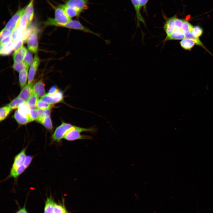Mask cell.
<instances>
[{
  "label": "cell",
  "mask_w": 213,
  "mask_h": 213,
  "mask_svg": "<svg viewBox=\"0 0 213 213\" xmlns=\"http://www.w3.org/2000/svg\"><path fill=\"white\" fill-rule=\"evenodd\" d=\"M33 93L38 97H42L45 94L43 83L42 80H40L36 82L33 86Z\"/></svg>",
  "instance_id": "obj_14"
},
{
  "label": "cell",
  "mask_w": 213,
  "mask_h": 213,
  "mask_svg": "<svg viewBox=\"0 0 213 213\" xmlns=\"http://www.w3.org/2000/svg\"><path fill=\"white\" fill-rule=\"evenodd\" d=\"M55 204L51 197H47L45 202L44 213H53Z\"/></svg>",
  "instance_id": "obj_19"
},
{
  "label": "cell",
  "mask_w": 213,
  "mask_h": 213,
  "mask_svg": "<svg viewBox=\"0 0 213 213\" xmlns=\"http://www.w3.org/2000/svg\"><path fill=\"white\" fill-rule=\"evenodd\" d=\"M180 44L181 47L186 50H190L196 44L195 42L191 39L184 38L180 41Z\"/></svg>",
  "instance_id": "obj_23"
},
{
  "label": "cell",
  "mask_w": 213,
  "mask_h": 213,
  "mask_svg": "<svg viewBox=\"0 0 213 213\" xmlns=\"http://www.w3.org/2000/svg\"><path fill=\"white\" fill-rule=\"evenodd\" d=\"M37 29L35 26L30 25L27 26L26 28L22 31V39L24 42L27 40L34 31Z\"/></svg>",
  "instance_id": "obj_26"
},
{
  "label": "cell",
  "mask_w": 213,
  "mask_h": 213,
  "mask_svg": "<svg viewBox=\"0 0 213 213\" xmlns=\"http://www.w3.org/2000/svg\"><path fill=\"white\" fill-rule=\"evenodd\" d=\"M11 35L5 37L1 40V45H4L11 41Z\"/></svg>",
  "instance_id": "obj_44"
},
{
  "label": "cell",
  "mask_w": 213,
  "mask_h": 213,
  "mask_svg": "<svg viewBox=\"0 0 213 213\" xmlns=\"http://www.w3.org/2000/svg\"><path fill=\"white\" fill-rule=\"evenodd\" d=\"M88 3V0H68L65 1V4L82 12L87 8Z\"/></svg>",
  "instance_id": "obj_8"
},
{
  "label": "cell",
  "mask_w": 213,
  "mask_h": 213,
  "mask_svg": "<svg viewBox=\"0 0 213 213\" xmlns=\"http://www.w3.org/2000/svg\"><path fill=\"white\" fill-rule=\"evenodd\" d=\"M185 37L192 39L195 42L196 44L206 49L199 38L195 37L191 32H187L184 33Z\"/></svg>",
  "instance_id": "obj_31"
},
{
  "label": "cell",
  "mask_w": 213,
  "mask_h": 213,
  "mask_svg": "<svg viewBox=\"0 0 213 213\" xmlns=\"http://www.w3.org/2000/svg\"><path fill=\"white\" fill-rule=\"evenodd\" d=\"M33 1L34 0L30 1L24 12L27 16L28 25L31 24L34 16Z\"/></svg>",
  "instance_id": "obj_17"
},
{
  "label": "cell",
  "mask_w": 213,
  "mask_h": 213,
  "mask_svg": "<svg viewBox=\"0 0 213 213\" xmlns=\"http://www.w3.org/2000/svg\"><path fill=\"white\" fill-rule=\"evenodd\" d=\"M12 67L15 70L20 72L25 69H29V66L23 62L19 63L14 62Z\"/></svg>",
  "instance_id": "obj_33"
},
{
  "label": "cell",
  "mask_w": 213,
  "mask_h": 213,
  "mask_svg": "<svg viewBox=\"0 0 213 213\" xmlns=\"http://www.w3.org/2000/svg\"><path fill=\"white\" fill-rule=\"evenodd\" d=\"M60 27L81 31L86 33H88L95 35L98 37L101 38V36L99 33L94 32L91 30L89 28L83 25L80 21L76 20H71L68 22L61 25Z\"/></svg>",
  "instance_id": "obj_5"
},
{
  "label": "cell",
  "mask_w": 213,
  "mask_h": 213,
  "mask_svg": "<svg viewBox=\"0 0 213 213\" xmlns=\"http://www.w3.org/2000/svg\"><path fill=\"white\" fill-rule=\"evenodd\" d=\"M15 213H28L26 209L25 206L20 209Z\"/></svg>",
  "instance_id": "obj_47"
},
{
  "label": "cell",
  "mask_w": 213,
  "mask_h": 213,
  "mask_svg": "<svg viewBox=\"0 0 213 213\" xmlns=\"http://www.w3.org/2000/svg\"><path fill=\"white\" fill-rule=\"evenodd\" d=\"M30 110L31 109L28 106L26 102H25L20 106L17 110L21 115L30 117L31 118L30 115Z\"/></svg>",
  "instance_id": "obj_24"
},
{
  "label": "cell",
  "mask_w": 213,
  "mask_h": 213,
  "mask_svg": "<svg viewBox=\"0 0 213 213\" xmlns=\"http://www.w3.org/2000/svg\"><path fill=\"white\" fill-rule=\"evenodd\" d=\"M11 110L8 106L1 107L0 109V121H1L5 119Z\"/></svg>",
  "instance_id": "obj_32"
},
{
  "label": "cell",
  "mask_w": 213,
  "mask_h": 213,
  "mask_svg": "<svg viewBox=\"0 0 213 213\" xmlns=\"http://www.w3.org/2000/svg\"><path fill=\"white\" fill-rule=\"evenodd\" d=\"M203 32V30L200 27L195 26L193 27L192 33L195 37L199 38L202 35Z\"/></svg>",
  "instance_id": "obj_36"
},
{
  "label": "cell",
  "mask_w": 213,
  "mask_h": 213,
  "mask_svg": "<svg viewBox=\"0 0 213 213\" xmlns=\"http://www.w3.org/2000/svg\"><path fill=\"white\" fill-rule=\"evenodd\" d=\"M27 51V49L23 46L14 51L13 55L14 62L19 63L22 62Z\"/></svg>",
  "instance_id": "obj_13"
},
{
  "label": "cell",
  "mask_w": 213,
  "mask_h": 213,
  "mask_svg": "<svg viewBox=\"0 0 213 213\" xmlns=\"http://www.w3.org/2000/svg\"><path fill=\"white\" fill-rule=\"evenodd\" d=\"M28 69H25L20 72L19 74V82L21 88L25 85L27 79Z\"/></svg>",
  "instance_id": "obj_28"
},
{
  "label": "cell",
  "mask_w": 213,
  "mask_h": 213,
  "mask_svg": "<svg viewBox=\"0 0 213 213\" xmlns=\"http://www.w3.org/2000/svg\"><path fill=\"white\" fill-rule=\"evenodd\" d=\"M149 0H139L140 5L141 7H143L144 9L146 8V6Z\"/></svg>",
  "instance_id": "obj_46"
},
{
  "label": "cell",
  "mask_w": 213,
  "mask_h": 213,
  "mask_svg": "<svg viewBox=\"0 0 213 213\" xmlns=\"http://www.w3.org/2000/svg\"><path fill=\"white\" fill-rule=\"evenodd\" d=\"M14 117L17 122L21 125L25 124L32 121L30 117L21 115L18 112L17 110L16 111Z\"/></svg>",
  "instance_id": "obj_20"
},
{
  "label": "cell",
  "mask_w": 213,
  "mask_h": 213,
  "mask_svg": "<svg viewBox=\"0 0 213 213\" xmlns=\"http://www.w3.org/2000/svg\"><path fill=\"white\" fill-rule=\"evenodd\" d=\"M11 41L13 43L17 40L22 38V31L17 26L12 31L11 35Z\"/></svg>",
  "instance_id": "obj_25"
},
{
  "label": "cell",
  "mask_w": 213,
  "mask_h": 213,
  "mask_svg": "<svg viewBox=\"0 0 213 213\" xmlns=\"http://www.w3.org/2000/svg\"><path fill=\"white\" fill-rule=\"evenodd\" d=\"M37 109L39 112L38 117H43L49 116L50 113V109Z\"/></svg>",
  "instance_id": "obj_40"
},
{
  "label": "cell",
  "mask_w": 213,
  "mask_h": 213,
  "mask_svg": "<svg viewBox=\"0 0 213 213\" xmlns=\"http://www.w3.org/2000/svg\"><path fill=\"white\" fill-rule=\"evenodd\" d=\"M26 7L18 9L7 23L4 28L13 31L17 26L21 16L24 13Z\"/></svg>",
  "instance_id": "obj_6"
},
{
  "label": "cell",
  "mask_w": 213,
  "mask_h": 213,
  "mask_svg": "<svg viewBox=\"0 0 213 213\" xmlns=\"http://www.w3.org/2000/svg\"><path fill=\"white\" fill-rule=\"evenodd\" d=\"M96 130V128L93 127L85 128L74 125L66 132L63 138L69 141H73L78 140H91L92 139L91 136L82 135L81 133L83 132L94 133Z\"/></svg>",
  "instance_id": "obj_2"
},
{
  "label": "cell",
  "mask_w": 213,
  "mask_h": 213,
  "mask_svg": "<svg viewBox=\"0 0 213 213\" xmlns=\"http://www.w3.org/2000/svg\"><path fill=\"white\" fill-rule=\"evenodd\" d=\"M12 31V30L6 29L5 28H4L1 30L0 33V40L5 37L11 35Z\"/></svg>",
  "instance_id": "obj_41"
},
{
  "label": "cell",
  "mask_w": 213,
  "mask_h": 213,
  "mask_svg": "<svg viewBox=\"0 0 213 213\" xmlns=\"http://www.w3.org/2000/svg\"><path fill=\"white\" fill-rule=\"evenodd\" d=\"M53 213H68L64 205L55 204Z\"/></svg>",
  "instance_id": "obj_35"
},
{
  "label": "cell",
  "mask_w": 213,
  "mask_h": 213,
  "mask_svg": "<svg viewBox=\"0 0 213 213\" xmlns=\"http://www.w3.org/2000/svg\"><path fill=\"white\" fill-rule=\"evenodd\" d=\"M74 126L70 123L62 122L52 134L51 136L52 141L57 143L61 142L66 132Z\"/></svg>",
  "instance_id": "obj_4"
},
{
  "label": "cell",
  "mask_w": 213,
  "mask_h": 213,
  "mask_svg": "<svg viewBox=\"0 0 213 213\" xmlns=\"http://www.w3.org/2000/svg\"><path fill=\"white\" fill-rule=\"evenodd\" d=\"M33 60L31 53L29 51H27L24 60V62L29 67L32 64Z\"/></svg>",
  "instance_id": "obj_38"
},
{
  "label": "cell",
  "mask_w": 213,
  "mask_h": 213,
  "mask_svg": "<svg viewBox=\"0 0 213 213\" xmlns=\"http://www.w3.org/2000/svg\"><path fill=\"white\" fill-rule=\"evenodd\" d=\"M184 20L176 18L175 22L174 31L182 30L181 27Z\"/></svg>",
  "instance_id": "obj_39"
},
{
  "label": "cell",
  "mask_w": 213,
  "mask_h": 213,
  "mask_svg": "<svg viewBox=\"0 0 213 213\" xmlns=\"http://www.w3.org/2000/svg\"><path fill=\"white\" fill-rule=\"evenodd\" d=\"M30 115L32 121L36 120L39 116V112L38 109H31Z\"/></svg>",
  "instance_id": "obj_43"
},
{
  "label": "cell",
  "mask_w": 213,
  "mask_h": 213,
  "mask_svg": "<svg viewBox=\"0 0 213 213\" xmlns=\"http://www.w3.org/2000/svg\"><path fill=\"white\" fill-rule=\"evenodd\" d=\"M38 96L33 93L26 102L31 109H36L37 104L38 101Z\"/></svg>",
  "instance_id": "obj_27"
},
{
  "label": "cell",
  "mask_w": 213,
  "mask_h": 213,
  "mask_svg": "<svg viewBox=\"0 0 213 213\" xmlns=\"http://www.w3.org/2000/svg\"><path fill=\"white\" fill-rule=\"evenodd\" d=\"M54 10L55 19L49 18L44 23L45 25L60 27L61 25L68 22L72 20L60 6L56 8Z\"/></svg>",
  "instance_id": "obj_3"
},
{
  "label": "cell",
  "mask_w": 213,
  "mask_h": 213,
  "mask_svg": "<svg viewBox=\"0 0 213 213\" xmlns=\"http://www.w3.org/2000/svg\"><path fill=\"white\" fill-rule=\"evenodd\" d=\"M28 26L27 17L26 14L24 13L20 18L17 26L22 31L24 30Z\"/></svg>",
  "instance_id": "obj_30"
},
{
  "label": "cell",
  "mask_w": 213,
  "mask_h": 213,
  "mask_svg": "<svg viewBox=\"0 0 213 213\" xmlns=\"http://www.w3.org/2000/svg\"><path fill=\"white\" fill-rule=\"evenodd\" d=\"M33 86L32 83H28L24 87L18 97L26 102L34 93Z\"/></svg>",
  "instance_id": "obj_11"
},
{
  "label": "cell",
  "mask_w": 213,
  "mask_h": 213,
  "mask_svg": "<svg viewBox=\"0 0 213 213\" xmlns=\"http://www.w3.org/2000/svg\"><path fill=\"white\" fill-rule=\"evenodd\" d=\"M59 6L63 9L67 15L71 18L78 16L82 12L79 10L68 7L65 4Z\"/></svg>",
  "instance_id": "obj_16"
},
{
  "label": "cell",
  "mask_w": 213,
  "mask_h": 213,
  "mask_svg": "<svg viewBox=\"0 0 213 213\" xmlns=\"http://www.w3.org/2000/svg\"><path fill=\"white\" fill-rule=\"evenodd\" d=\"M36 120L37 122L42 124L48 130H51L52 129V123L49 116L38 117Z\"/></svg>",
  "instance_id": "obj_21"
},
{
  "label": "cell",
  "mask_w": 213,
  "mask_h": 213,
  "mask_svg": "<svg viewBox=\"0 0 213 213\" xmlns=\"http://www.w3.org/2000/svg\"><path fill=\"white\" fill-rule=\"evenodd\" d=\"M59 90L56 86H53L50 89L48 94L49 95H52L56 93Z\"/></svg>",
  "instance_id": "obj_45"
},
{
  "label": "cell",
  "mask_w": 213,
  "mask_h": 213,
  "mask_svg": "<svg viewBox=\"0 0 213 213\" xmlns=\"http://www.w3.org/2000/svg\"><path fill=\"white\" fill-rule=\"evenodd\" d=\"M177 18L175 15L167 19L164 25V29L166 34V37H168L174 31L175 21Z\"/></svg>",
  "instance_id": "obj_12"
},
{
  "label": "cell",
  "mask_w": 213,
  "mask_h": 213,
  "mask_svg": "<svg viewBox=\"0 0 213 213\" xmlns=\"http://www.w3.org/2000/svg\"><path fill=\"white\" fill-rule=\"evenodd\" d=\"M51 105L44 102L40 99L38 101L36 108L38 109H49L51 106Z\"/></svg>",
  "instance_id": "obj_37"
},
{
  "label": "cell",
  "mask_w": 213,
  "mask_h": 213,
  "mask_svg": "<svg viewBox=\"0 0 213 213\" xmlns=\"http://www.w3.org/2000/svg\"><path fill=\"white\" fill-rule=\"evenodd\" d=\"M14 50L13 43L11 41L9 43L4 45H0V54L2 56L9 54Z\"/></svg>",
  "instance_id": "obj_18"
},
{
  "label": "cell",
  "mask_w": 213,
  "mask_h": 213,
  "mask_svg": "<svg viewBox=\"0 0 213 213\" xmlns=\"http://www.w3.org/2000/svg\"><path fill=\"white\" fill-rule=\"evenodd\" d=\"M64 98L63 92L59 90L52 95L47 93L41 97L40 99L44 102L52 104L62 101Z\"/></svg>",
  "instance_id": "obj_7"
},
{
  "label": "cell",
  "mask_w": 213,
  "mask_h": 213,
  "mask_svg": "<svg viewBox=\"0 0 213 213\" xmlns=\"http://www.w3.org/2000/svg\"><path fill=\"white\" fill-rule=\"evenodd\" d=\"M23 42L22 38H21L13 42L14 50L16 51L22 46Z\"/></svg>",
  "instance_id": "obj_42"
},
{
  "label": "cell",
  "mask_w": 213,
  "mask_h": 213,
  "mask_svg": "<svg viewBox=\"0 0 213 213\" xmlns=\"http://www.w3.org/2000/svg\"><path fill=\"white\" fill-rule=\"evenodd\" d=\"M25 102L22 99L17 97L13 100L7 106L12 110L18 108L21 104Z\"/></svg>",
  "instance_id": "obj_29"
},
{
  "label": "cell",
  "mask_w": 213,
  "mask_h": 213,
  "mask_svg": "<svg viewBox=\"0 0 213 213\" xmlns=\"http://www.w3.org/2000/svg\"><path fill=\"white\" fill-rule=\"evenodd\" d=\"M40 63V59L37 54L34 57L32 64L30 69L28 77V83H32L37 71L38 67Z\"/></svg>",
  "instance_id": "obj_10"
},
{
  "label": "cell",
  "mask_w": 213,
  "mask_h": 213,
  "mask_svg": "<svg viewBox=\"0 0 213 213\" xmlns=\"http://www.w3.org/2000/svg\"><path fill=\"white\" fill-rule=\"evenodd\" d=\"M185 36L183 31L182 30L173 31L169 36L166 38L165 41L167 40H178L183 39L185 38Z\"/></svg>",
  "instance_id": "obj_22"
},
{
  "label": "cell",
  "mask_w": 213,
  "mask_h": 213,
  "mask_svg": "<svg viewBox=\"0 0 213 213\" xmlns=\"http://www.w3.org/2000/svg\"><path fill=\"white\" fill-rule=\"evenodd\" d=\"M193 26L188 21L184 20L181 29L183 32H192Z\"/></svg>",
  "instance_id": "obj_34"
},
{
  "label": "cell",
  "mask_w": 213,
  "mask_h": 213,
  "mask_svg": "<svg viewBox=\"0 0 213 213\" xmlns=\"http://www.w3.org/2000/svg\"><path fill=\"white\" fill-rule=\"evenodd\" d=\"M131 1L135 11L137 20V26H139L140 22H142L145 24V21L140 12V9L141 7L139 0H131Z\"/></svg>",
  "instance_id": "obj_15"
},
{
  "label": "cell",
  "mask_w": 213,
  "mask_h": 213,
  "mask_svg": "<svg viewBox=\"0 0 213 213\" xmlns=\"http://www.w3.org/2000/svg\"><path fill=\"white\" fill-rule=\"evenodd\" d=\"M27 148L26 147L22 149L14 156L9 174L6 179L13 178L16 180L31 164L33 156L26 155Z\"/></svg>",
  "instance_id": "obj_1"
},
{
  "label": "cell",
  "mask_w": 213,
  "mask_h": 213,
  "mask_svg": "<svg viewBox=\"0 0 213 213\" xmlns=\"http://www.w3.org/2000/svg\"><path fill=\"white\" fill-rule=\"evenodd\" d=\"M38 30L37 29L30 36L27 40L28 47L31 52L36 53L38 50Z\"/></svg>",
  "instance_id": "obj_9"
}]
</instances>
